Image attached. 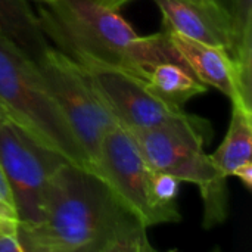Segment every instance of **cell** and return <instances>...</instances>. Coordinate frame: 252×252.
<instances>
[{
  "mask_svg": "<svg viewBox=\"0 0 252 252\" xmlns=\"http://www.w3.org/2000/svg\"><path fill=\"white\" fill-rule=\"evenodd\" d=\"M130 211L92 171L65 161L53 174L41 217L19 224L24 252H106Z\"/></svg>",
  "mask_w": 252,
  "mask_h": 252,
  "instance_id": "1",
  "label": "cell"
},
{
  "mask_svg": "<svg viewBox=\"0 0 252 252\" xmlns=\"http://www.w3.org/2000/svg\"><path fill=\"white\" fill-rule=\"evenodd\" d=\"M0 111L41 146L90 171V161L38 63L3 34H0Z\"/></svg>",
  "mask_w": 252,
  "mask_h": 252,
  "instance_id": "2",
  "label": "cell"
},
{
  "mask_svg": "<svg viewBox=\"0 0 252 252\" xmlns=\"http://www.w3.org/2000/svg\"><path fill=\"white\" fill-rule=\"evenodd\" d=\"M46 38L77 62L97 61L133 72L142 40L133 27L99 0H52L37 3Z\"/></svg>",
  "mask_w": 252,
  "mask_h": 252,
  "instance_id": "3",
  "label": "cell"
},
{
  "mask_svg": "<svg viewBox=\"0 0 252 252\" xmlns=\"http://www.w3.org/2000/svg\"><path fill=\"white\" fill-rule=\"evenodd\" d=\"M207 127V121L185 112L161 126L128 133L154 171L171 174L180 183L199 188L204 227L211 229L227 217V179L220 176L204 151Z\"/></svg>",
  "mask_w": 252,
  "mask_h": 252,
  "instance_id": "4",
  "label": "cell"
},
{
  "mask_svg": "<svg viewBox=\"0 0 252 252\" xmlns=\"http://www.w3.org/2000/svg\"><path fill=\"white\" fill-rule=\"evenodd\" d=\"M92 173L146 227L182 220L177 205H167L157 199L152 188L154 170L145 161L133 136L120 124L102 139Z\"/></svg>",
  "mask_w": 252,
  "mask_h": 252,
  "instance_id": "5",
  "label": "cell"
},
{
  "mask_svg": "<svg viewBox=\"0 0 252 252\" xmlns=\"http://www.w3.org/2000/svg\"><path fill=\"white\" fill-rule=\"evenodd\" d=\"M71 130L90 161L105 134L118 123L99 97L86 69L52 44L37 61Z\"/></svg>",
  "mask_w": 252,
  "mask_h": 252,
  "instance_id": "6",
  "label": "cell"
},
{
  "mask_svg": "<svg viewBox=\"0 0 252 252\" xmlns=\"http://www.w3.org/2000/svg\"><path fill=\"white\" fill-rule=\"evenodd\" d=\"M65 161L6 117L0 123V167L13 193L19 224L41 217L52 177Z\"/></svg>",
  "mask_w": 252,
  "mask_h": 252,
  "instance_id": "7",
  "label": "cell"
},
{
  "mask_svg": "<svg viewBox=\"0 0 252 252\" xmlns=\"http://www.w3.org/2000/svg\"><path fill=\"white\" fill-rule=\"evenodd\" d=\"M78 63L89 74L99 97L115 121L127 131L152 128L185 114L183 108L159 99L145 81L118 66L97 61Z\"/></svg>",
  "mask_w": 252,
  "mask_h": 252,
  "instance_id": "8",
  "label": "cell"
},
{
  "mask_svg": "<svg viewBox=\"0 0 252 252\" xmlns=\"http://www.w3.org/2000/svg\"><path fill=\"white\" fill-rule=\"evenodd\" d=\"M134 77L145 81L159 99L179 108L208 89L177 55L164 30L157 32L154 49L148 58L139 62Z\"/></svg>",
  "mask_w": 252,
  "mask_h": 252,
  "instance_id": "9",
  "label": "cell"
},
{
  "mask_svg": "<svg viewBox=\"0 0 252 252\" xmlns=\"http://www.w3.org/2000/svg\"><path fill=\"white\" fill-rule=\"evenodd\" d=\"M162 13L164 28L189 38L221 46L229 53L233 43L232 19L219 0H154Z\"/></svg>",
  "mask_w": 252,
  "mask_h": 252,
  "instance_id": "10",
  "label": "cell"
},
{
  "mask_svg": "<svg viewBox=\"0 0 252 252\" xmlns=\"http://www.w3.org/2000/svg\"><path fill=\"white\" fill-rule=\"evenodd\" d=\"M162 30L177 55L201 83L207 87L210 86L217 89L230 100H241L236 68L230 53L224 47L202 43L167 28Z\"/></svg>",
  "mask_w": 252,
  "mask_h": 252,
  "instance_id": "11",
  "label": "cell"
},
{
  "mask_svg": "<svg viewBox=\"0 0 252 252\" xmlns=\"http://www.w3.org/2000/svg\"><path fill=\"white\" fill-rule=\"evenodd\" d=\"M210 157L221 177H238L247 189H251L252 109L241 100H232L227 133L217 151Z\"/></svg>",
  "mask_w": 252,
  "mask_h": 252,
  "instance_id": "12",
  "label": "cell"
},
{
  "mask_svg": "<svg viewBox=\"0 0 252 252\" xmlns=\"http://www.w3.org/2000/svg\"><path fill=\"white\" fill-rule=\"evenodd\" d=\"M0 34L35 62L50 46L30 0H0Z\"/></svg>",
  "mask_w": 252,
  "mask_h": 252,
  "instance_id": "13",
  "label": "cell"
},
{
  "mask_svg": "<svg viewBox=\"0 0 252 252\" xmlns=\"http://www.w3.org/2000/svg\"><path fill=\"white\" fill-rule=\"evenodd\" d=\"M224 4L232 19L230 56L236 68L241 100L252 109V0H224Z\"/></svg>",
  "mask_w": 252,
  "mask_h": 252,
  "instance_id": "14",
  "label": "cell"
},
{
  "mask_svg": "<svg viewBox=\"0 0 252 252\" xmlns=\"http://www.w3.org/2000/svg\"><path fill=\"white\" fill-rule=\"evenodd\" d=\"M19 217L10 185L0 167V233H18Z\"/></svg>",
  "mask_w": 252,
  "mask_h": 252,
  "instance_id": "15",
  "label": "cell"
},
{
  "mask_svg": "<svg viewBox=\"0 0 252 252\" xmlns=\"http://www.w3.org/2000/svg\"><path fill=\"white\" fill-rule=\"evenodd\" d=\"M179 186L180 182L173 177L171 174L161 173V171H154L152 174V188L154 193L158 201L167 205H177L176 198L179 195Z\"/></svg>",
  "mask_w": 252,
  "mask_h": 252,
  "instance_id": "16",
  "label": "cell"
},
{
  "mask_svg": "<svg viewBox=\"0 0 252 252\" xmlns=\"http://www.w3.org/2000/svg\"><path fill=\"white\" fill-rule=\"evenodd\" d=\"M0 252H24L18 233H0Z\"/></svg>",
  "mask_w": 252,
  "mask_h": 252,
  "instance_id": "17",
  "label": "cell"
},
{
  "mask_svg": "<svg viewBox=\"0 0 252 252\" xmlns=\"http://www.w3.org/2000/svg\"><path fill=\"white\" fill-rule=\"evenodd\" d=\"M102 4H105V6H108V7H111V9H114V10H120L123 6H126L128 1H131V0H99Z\"/></svg>",
  "mask_w": 252,
  "mask_h": 252,
  "instance_id": "18",
  "label": "cell"
},
{
  "mask_svg": "<svg viewBox=\"0 0 252 252\" xmlns=\"http://www.w3.org/2000/svg\"><path fill=\"white\" fill-rule=\"evenodd\" d=\"M30 1H35V3H47V1H52V0H30Z\"/></svg>",
  "mask_w": 252,
  "mask_h": 252,
  "instance_id": "19",
  "label": "cell"
},
{
  "mask_svg": "<svg viewBox=\"0 0 252 252\" xmlns=\"http://www.w3.org/2000/svg\"><path fill=\"white\" fill-rule=\"evenodd\" d=\"M3 120H4V114H3V112L0 111V123H1Z\"/></svg>",
  "mask_w": 252,
  "mask_h": 252,
  "instance_id": "20",
  "label": "cell"
},
{
  "mask_svg": "<svg viewBox=\"0 0 252 252\" xmlns=\"http://www.w3.org/2000/svg\"><path fill=\"white\" fill-rule=\"evenodd\" d=\"M219 1H221V3H224V0H219Z\"/></svg>",
  "mask_w": 252,
  "mask_h": 252,
  "instance_id": "21",
  "label": "cell"
}]
</instances>
